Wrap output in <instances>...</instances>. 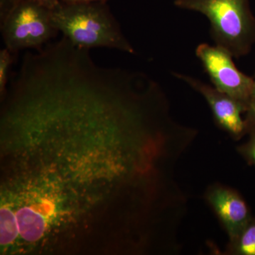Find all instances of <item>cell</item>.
<instances>
[{
	"label": "cell",
	"instance_id": "obj_1",
	"mask_svg": "<svg viewBox=\"0 0 255 255\" xmlns=\"http://www.w3.org/2000/svg\"><path fill=\"white\" fill-rule=\"evenodd\" d=\"M55 28L74 46L84 49L114 48L135 54L105 2L65 3L51 10Z\"/></svg>",
	"mask_w": 255,
	"mask_h": 255
},
{
	"label": "cell",
	"instance_id": "obj_2",
	"mask_svg": "<svg viewBox=\"0 0 255 255\" xmlns=\"http://www.w3.org/2000/svg\"><path fill=\"white\" fill-rule=\"evenodd\" d=\"M174 4L206 16L216 46L234 58L251 52L255 43V17L248 0H174Z\"/></svg>",
	"mask_w": 255,
	"mask_h": 255
},
{
	"label": "cell",
	"instance_id": "obj_3",
	"mask_svg": "<svg viewBox=\"0 0 255 255\" xmlns=\"http://www.w3.org/2000/svg\"><path fill=\"white\" fill-rule=\"evenodd\" d=\"M1 15L5 47L13 53L40 49L58 33L52 21L51 10L32 0H10Z\"/></svg>",
	"mask_w": 255,
	"mask_h": 255
},
{
	"label": "cell",
	"instance_id": "obj_4",
	"mask_svg": "<svg viewBox=\"0 0 255 255\" xmlns=\"http://www.w3.org/2000/svg\"><path fill=\"white\" fill-rule=\"evenodd\" d=\"M196 55L213 86L248 106L255 78L243 73L236 66L234 57L227 50L216 45L201 43L196 47Z\"/></svg>",
	"mask_w": 255,
	"mask_h": 255
},
{
	"label": "cell",
	"instance_id": "obj_5",
	"mask_svg": "<svg viewBox=\"0 0 255 255\" xmlns=\"http://www.w3.org/2000/svg\"><path fill=\"white\" fill-rule=\"evenodd\" d=\"M173 75L204 97L212 112L215 123L233 140H240L248 135L249 128L244 116L248 110L246 104L199 79L179 73H173Z\"/></svg>",
	"mask_w": 255,
	"mask_h": 255
},
{
	"label": "cell",
	"instance_id": "obj_6",
	"mask_svg": "<svg viewBox=\"0 0 255 255\" xmlns=\"http://www.w3.org/2000/svg\"><path fill=\"white\" fill-rule=\"evenodd\" d=\"M204 198L227 233L234 241L249 223L253 216L246 200L236 189L214 183L208 187Z\"/></svg>",
	"mask_w": 255,
	"mask_h": 255
},
{
	"label": "cell",
	"instance_id": "obj_7",
	"mask_svg": "<svg viewBox=\"0 0 255 255\" xmlns=\"http://www.w3.org/2000/svg\"><path fill=\"white\" fill-rule=\"evenodd\" d=\"M225 255H255V216L236 239L228 242Z\"/></svg>",
	"mask_w": 255,
	"mask_h": 255
},
{
	"label": "cell",
	"instance_id": "obj_8",
	"mask_svg": "<svg viewBox=\"0 0 255 255\" xmlns=\"http://www.w3.org/2000/svg\"><path fill=\"white\" fill-rule=\"evenodd\" d=\"M14 53L5 47L0 51V94L4 98L7 91V82L9 71L13 63Z\"/></svg>",
	"mask_w": 255,
	"mask_h": 255
},
{
	"label": "cell",
	"instance_id": "obj_9",
	"mask_svg": "<svg viewBox=\"0 0 255 255\" xmlns=\"http://www.w3.org/2000/svg\"><path fill=\"white\" fill-rule=\"evenodd\" d=\"M248 140L237 147L238 153L248 164L255 167V128L248 133Z\"/></svg>",
	"mask_w": 255,
	"mask_h": 255
},
{
	"label": "cell",
	"instance_id": "obj_10",
	"mask_svg": "<svg viewBox=\"0 0 255 255\" xmlns=\"http://www.w3.org/2000/svg\"><path fill=\"white\" fill-rule=\"evenodd\" d=\"M246 120L249 128V132L255 128V82L251 98L248 105V110L246 113Z\"/></svg>",
	"mask_w": 255,
	"mask_h": 255
},
{
	"label": "cell",
	"instance_id": "obj_11",
	"mask_svg": "<svg viewBox=\"0 0 255 255\" xmlns=\"http://www.w3.org/2000/svg\"><path fill=\"white\" fill-rule=\"evenodd\" d=\"M32 1H36L38 4H41L42 6L50 10L56 7L60 2V0H32Z\"/></svg>",
	"mask_w": 255,
	"mask_h": 255
},
{
	"label": "cell",
	"instance_id": "obj_12",
	"mask_svg": "<svg viewBox=\"0 0 255 255\" xmlns=\"http://www.w3.org/2000/svg\"><path fill=\"white\" fill-rule=\"evenodd\" d=\"M65 3L105 2L107 0H60Z\"/></svg>",
	"mask_w": 255,
	"mask_h": 255
},
{
	"label": "cell",
	"instance_id": "obj_13",
	"mask_svg": "<svg viewBox=\"0 0 255 255\" xmlns=\"http://www.w3.org/2000/svg\"></svg>",
	"mask_w": 255,
	"mask_h": 255
}]
</instances>
